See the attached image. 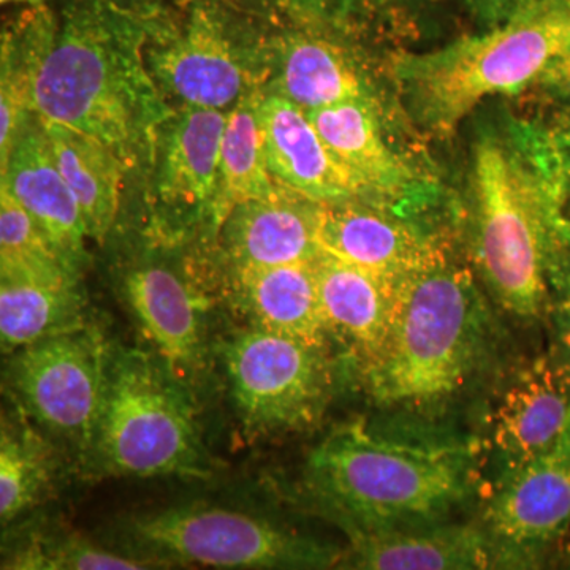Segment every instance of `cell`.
<instances>
[{
    "mask_svg": "<svg viewBox=\"0 0 570 570\" xmlns=\"http://www.w3.org/2000/svg\"><path fill=\"white\" fill-rule=\"evenodd\" d=\"M475 257L501 305L539 316L570 258V129L504 118L472 148Z\"/></svg>",
    "mask_w": 570,
    "mask_h": 570,
    "instance_id": "obj_1",
    "label": "cell"
},
{
    "mask_svg": "<svg viewBox=\"0 0 570 570\" xmlns=\"http://www.w3.org/2000/svg\"><path fill=\"white\" fill-rule=\"evenodd\" d=\"M148 26L110 0H75L33 88V112L107 145L126 167H151L171 108L146 61Z\"/></svg>",
    "mask_w": 570,
    "mask_h": 570,
    "instance_id": "obj_2",
    "label": "cell"
},
{
    "mask_svg": "<svg viewBox=\"0 0 570 570\" xmlns=\"http://www.w3.org/2000/svg\"><path fill=\"white\" fill-rule=\"evenodd\" d=\"M570 52V0H531L497 29L419 55L393 75L415 121L450 137L483 100L515 96Z\"/></svg>",
    "mask_w": 570,
    "mask_h": 570,
    "instance_id": "obj_3",
    "label": "cell"
},
{
    "mask_svg": "<svg viewBox=\"0 0 570 570\" xmlns=\"http://www.w3.org/2000/svg\"><path fill=\"white\" fill-rule=\"evenodd\" d=\"M471 449L377 436L365 422L335 428L311 453L307 487L343 527L428 520L466 497Z\"/></svg>",
    "mask_w": 570,
    "mask_h": 570,
    "instance_id": "obj_4",
    "label": "cell"
},
{
    "mask_svg": "<svg viewBox=\"0 0 570 570\" xmlns=\"http://www.w3.org/2000/svg\"><path fill=\"white\" fill-rule=\"evenodd\" d=\"M482 307L472 277L444 254L392 285L387 340L366 366L382 404H428L455 393L474 366Z\"/></svg>",
    "mask_w": 570,
    "mask_h": 570,
    "instance_id": "obj_5",
    "label": "cell"
},
{
    "mask_svg": "<svg viewBox=\"0 0 570 570\" xmlns=\"http://www.w3.org/2000/svg\"><path fill=\"white\" fill-rule=\"evenodd\" d=\"M88 452L118 478L205 479L212 472L183 382L163 360L137 348H110Z\"/></svg>",
    "mask_w": 570,
    "mask_h": 570,
    "instance_id": "obj_6",
    "label": "cell"
},
{
    "mask_svg": "<svg viewBox=\"0 0 570 570\" xmlns=\"http://www.w3.org/2000/svg\"><path fill=\"white\" fill-rule=\"evenodd\" d=\"M130 532L163 562L217 569L325 568L332 547L281 530L268 521L220 508L186 505L138 517Z\"/></svg>",
    "mask_w": 570,
    "mask_h": 570,
    "instance_id": "obj_7",
    "label": "cell"
},
{
    "mask_svg": "<svg viewBox=\"0 0 570 570\" xmlns=\"http://www.w3.org/2000/svg\"><path fill=\"white\" fill-rule=\"evenodd\" d=\"M322 351L261 326L224 343L225 371L247 433L298 430L318 417L330 385Z\"/></svg>",
    "mask_w": 570,
    "mask_h": 570,
    "instance_id": "obj_8",
    "label": "cell"
},
{
    "mask_svg": "<svg viewBox=\"0 0 570 570\" xmlns=\"http://www.w3.org/2000/svg\"><path fill=\"white\" fill-rule=\"evenodd\" d=\"M108 356L96 326L47 337L14 352L11 387L37 422L88 452L102 407Z\"/></svg>",
    "mask_w": 570,
    "mask_h": 570,
    "instance_id": "obj_9",
    "label": "cell"
},
{
    "mask_svg": "<svg viewBox=\"0 0 570 570\" xmlns=\"http://www.w3.org/2000/svg\"><path fill=\"white\" fill-rule=\"evenodd\" d=\"M146 61L160 92L183 107L225 110L258 91L249 50L209 3L195 6L181 28L154 37Z\"/></svg>",
    "mask_w": 570,
    "mask_h": 570,
    "instance_id": "obj_10",
    "label": "cell"
},
{
    "mask_svg": "<svg viewBox=\"0 0 570 570\" xmlns=\"http://www.w3.org/2000/svg\"><path fill=\"white\" fill-rule=\"evenodd\" d=\"M227 118L224 110L181 107L163 124L151 164L157 220L178 227L213 220Z\"/></svg>",
    "mask_w": 570,
    "mask_h": 570,
    "instance_id": "obj_11",
    "label": "cell"
},
{
    "mask_svg": "<svg viewBox=\"0 0 570 570\" xmlns=\"http://www.w3.org/2000/svg\"><path fill=\"white\" fill-rule=\"evenodd\" d=\"M387 206L362 197L322 204V250L360 266L389 285L436 258L442 250Z\"/></svg>",
    "mask_w": 570,
    "mask_h": 570,
    "instance_id": "obj_12",
    "label": "cell"
},
{
    "mask_svg": "<svg viewBox=\"0 0 570 570\" xmlns=\"http://www.w3.org/2000/svg\"><path fill=\"white\" fill-rule=\"evenodd\" d=\"M307 116L360 197L390 209L414 200L417 176L385 141L373 99L346 100Z\"/></svg>",
    "mask_w": 570,
    "mask_h": 570,
    "instance_id": "obj_13",
    "label": "cell"
},
{
    "mask_svg": "<svg viewBox=\"0 0 570 570\" xmlns=\"http://www.w3.org/2000/svg\"><path fill=\"white\" fill-rule=\"evenodd\" d=\"M493 444L509 469L561 448L570 430V371L553 355L524 367L502 393L493 417Z\"/></svg>",
    "mask_w": 570,
    "mask_h": 570,
    "instance_id": "obj_14",
    "label": "cell"
},
{
    "mask_svg": "<svg viewBox=\"0 0 570 570\" xmlns=\"http://www.w3.org/2000/svg\"><path fill=\"white\" fill-rule=\"evenodd\" d=\"M491 538L508 550L546 546L570 528V452L513 469L491 498L485 513Z\"/></svg>",
    "mask_w": 570,
    "mask_h": 570,
    "instance_id": "obj_15",
    "label": "cell"
},
{
    "mask_svg": "<svg viewBox=\"0 0 570 570\" xmlns=\"http://www.w3.org/2000/svg\"><path fill=\"white\" fill-rule=\"evenodd\" d=\"M43 228L70 268L80 273L89 238L77 198L66 183L39 115H33L2 167V184Z\"/></svg>",
    "mask_w": 570,
    "mask_h": 570,
    "instance_id": "obj_16",
    "label": "cell"
},
{
    "mask_svg": "<svg viewBox=\"0 0 570 570\" xmlns=\"http://www.w3.org/2000/svg\"><path fill=\"white\" fill-rule=\"evenodd\" d=\"M321 208L284 186L235 206L220 228L236 269L313 262L322 253Z\"/></svg>",
    "mask_w": 570,
    "mask_h": 570,
    "instance_id": "obj_17",
    "label": "cell"
},
{
    "mask_svg": "<svg viewBox=\"0 0 570 570\" xmlns=\"http://www.w3.org/2000/svg\"><path fill=\"white\" fill-rule=\"evenodd\" d=\"M261 122L266 165L281 186L317 204L360 197L305 110L277 94L262 92Z\"/></svg>",
    "mask_w": 570,
    "mask_h": 570,
    "instance_id": "obj_18",
    "label": "cell"
},
{
    "mask_svg": "<svg viewBox=\"0 0 570 570\" xmlns=\"http://www.w3.org/2000/svg\"><path fill=\"white\" fill-rule=\"evenodd\" d=\"M124 291L159 358L184 384L204 363V311L197 296L164 266L134 269Z\"/></svg>",
    "mask_w": 570,
    "mask_h": 570,
    "instance_id": "obj_19",
    "label": "cell"
},
{
    "mask_svg": "<svg viewBox=\"0 0 570 570\" xmlns=\"http://www.w3.org/2000/svg\"><path fill=\"white\" fill-rule=\"evenodd\" d=\"M352 568L373 570L489 569L497 551L482 531L468 527L397 530L346 527Z\"/></svg>",
    "mask_w": 570,
    "mask_h": 570,
    "instance_id": "obj_20",
    "label": "cell"
},
{
    "mask_svg": "<svg viewBox=\"0 0 570 570\" xmlns=\"http://www.w3.org/2000/svg\"><path fill=\"white\" fill-rule=\"evenodd\" d=\"M313 265L326 330L343 336L370 366L387 340L392 285L325 250Z\"/></svg>",
    "mask_w": 570,
    "mask_h": 570,
    "instance_id": "obj_21",
    "label": "cell"
},
{
    "mask_svg": "<svg viewBox=\"0 0 570 570\" xmlns=\"http://www.w3.org/2000/svg\"><path fill=\"white\" fill-rule=\"evenodd\" d=\"M313 262L238 269L239 295L255 326L324 348L328 330Z\"/></svg>",
    "mask_w": 570,
    "mask_h": 570,
    "instance_id": "obj_22",
    "label": "cell"
},
{
    "mask_svg": "<svg viewBox=\"0 0 570 570\" xmlns=\"http://www.w3.org/2000/svg\"><path fill=\"white\" fill-rule=\"evenodd\" d=\"M40 119L56 164L80 205L89 238L104 242L118 216L126 167L91 135L67 124Z\"/></svg>",
    "mask_w": 570,
    "mask_h": 570,
    "instance_id": "obj_23",
    "label": "cell"
},
{
    "mask_svg": "<svg viewBox=\"0 0 570 570\" xmlns=\"http://www.w3.org/2000/svg\"><path fill=\"white\" fill-rule=\"evenodd\" d=\"M78 277L0 275V340L17 352L85 324Z\"/></svg>",
    "mask_w": 570,
    "mask_h": 570,
    "instance_id": "obj_24",
    "label": "cell"
},
{
    "mask_svg": "<svg viewBox=\"0 0 570 570\" xmlns=\"http://www.w3.org/2000/svg\"><path fill=\"white\" fill-rule=\"evenodd\" d=\"M275 92L306 112L354 99H373L351 58L330 41L294 36L281 47Z\"/></svg>",
    "mask_w": 570,
    "mask_h": 570,
    "instance_id": "obj_25",
    "label": "cell"
},
{
    "mask_svg": "<svg viewBox=\"0 0 570 570\" xmlns=\"http://www.w3.org/2000/svg\"><path fill=\"white\" fill-rule=\"evenodd\" d=\"M262 92L243 97L228 111L219 159V189L213 224L220 228L235 206L276 193L279 183L266 165L261 122Z\"/></svg>",
    "mask_w": 570,
    "mask_h": 570,
    "instance_id": "obj_26",
    "label": "cell"
},
{
    "mask_svg": "<svg viewBox=\"0 0 570 570\" xmlns=\"http://www.w3.org/2000/svg\"><path fill=\"white\" fill-rule=\"evenodd\" d=\"M58 26L43 9L3 33L2 73H0V167L9 163L11 151L26 124L32 118L33 88L41 62L55 41Z\"/></svg>",
    "mask_w": 570,
    "mask_h": 570,
    "instance_id": "obj_27",
    "label": "cell"
},
{
    "mask_svg": "<svg viewBox=\"0 0 570 570\" xmlns=\"http://www.w3.org/2000/svg\"><path fill=\"white\" fill-rule=\"evenodd\" d=\"M50 449L28 426L2 420L0 433V520L20 519L43 499L55 478Z\"/></svg>",
    "mask_w": 570,
    "mask_h": 570,
    "instance_id": "obj_28",
    "label": "cell"
},
{
    "mask_svg": "<svg viewBox=\"0 0 570 570\" xmlns=\"http://www.w3.org/2000/svg\"><path fill=\"white\" fill-rule=\"evenodd\" d=\"M0 275L78 277L39 223L0 186Z\"/></svg>",
    "mask_w": 570,
    "mask_h": 570,
    "instance_id": "obj_29",
    "label": "cell"
},
{
    "mask_svg": "<svg viewBox=\"0 0 570 570\" xmlns=\"http://www.w3.org/2000/svg\"><path fill=\"white\" fill-rule=\"evenodd\" d=\"M156 558L129 557L102 549L77 535H47L29 540L14 551L3 569L20 570H137L153 568Z\"/></svg>",
    "mask_w": 570,
    "mask_h": 570,
    "instance_id": "obj_30",
    "label": "cell"
},
{
    "mask_svg": "<svg viewBox=\"0 0 570 570\" xmlns=\"http://www.w3.org/2000/svg\"><path fill=\"white\" fill-rule=\"evenodd\" d=\"M558 299L553 306L554 358L570 371V258L554 279Z\"/></svg>",
    "mask_w": 570,
    "mask_h": 570,
    "instance_id": "obj_31",
    "label": "cell"
},
{
    "mask_svg": "<svg viewBox=\"0 0 570 570\" xmlns=\"http://www.w3.org/2000/svg\"><path fill=\"white\" fill-rule=\"evenodd\" d=\"M539 85H542L554 99L570 105V52L547 70Z\"/></svg>",
    "mask_w": 570,
    "mask_h": 570,
    "instance_id": "obj_32",
    "label": "cell"
},
{
    "mask_svg": "<svg viewBox=\"0 0 570 570\" xmlns=\"http://www.w3.org/2000/svg\"><path fill=\"white\" fill-rule=\"evenodd\" d=\"M472 2L478 3L479 9L487 11V13L504 14L513 13L531 0H472Z\"/></svg>",
    "mask_w": 570,
    "mask_h": 570,
    "instance_id": "obj_33",
    "label": "cell"
},
{
    "mask_svg": "<svg viewBox=\"0 0 570 570\" xmlns=\"http://www.w3.org/2000/svg\"><path fill=\"white\" fill-rule=\"evenodd\" d=\"M11 2L31 3V6H33V7H40L41 3H43V0H2V3H11Z\"/></svg>",
    "mask_w": 570,
    "mask_h": 570,
    "instance_id": "obj_34",
    "label": "cell"
},
{
    "mask_svg": "<svg viewBox=\"0 0 570 570\" xmlns=\"http://www.w3.org/2000/svg\"><path fill=\"white\" fill-rule=\"evenodd\" d=\"M560 449H566V450H569V452H570V430H569L568 436H566L564 442H562V445Z\"/></svg>",
    "mask_w": 570,
    "mask_h": 570,
    "instance_id": "obj_35",
    "label": "cell"
}]
</instances>
